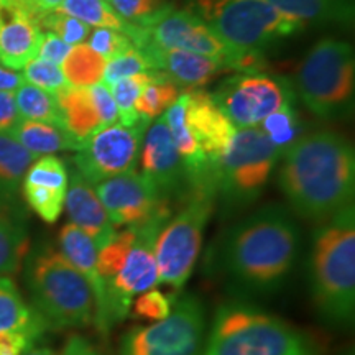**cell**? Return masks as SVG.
<instances>
[{"mask_svg":"<svg viewBox=\"0 0 355 355\" xmlns=\"http://www.w3.org/2000/svg\"><path fill=\"white\" fill-rule=\"evenodd\" d=\"M28 248V227L19 207H0V277L19 272Z\"/></svg>","mask_w":355,"mask_h":355,"instance_id":"27","label":"cell"},{"mask_svg":"<svg viewBox=\"0 0 355 355\" xmlns=\"http://www.w3.org/2000/svg\"><path fill=\"white\" fill-rule=\"evenodd\" d=\"M15 104L20 119L63 127L55 92L44 91L30 83H24L15 92Z\"/></svg>","mask_w":355,"mask_h":355,"instance_id":"30","label":"cell"},{"mask_svg":"<svg viewBox=\"0 0 355 355\" xmlns=\"http://www.w3.org/2000/svg\"><path fill=\"white\" fill-rule=\"evenodd\" d=\"M301 250L295 214L272 202L239 220L222 235L214 265L242 296H270L288 282Z\"/></svg>","mask_w":355,"mask_h":355,"instance_id":"1","label":"cell"},{"mask_svg":"<svg viewBox=\"0 0 355 355\" xmlns=\"http://www.w3.org/2000/svg\"><path fill=\"white\" fill-rule=\"evenodd\" d=\"M283 148L270 141L259 127L237 128L217 171L216 198L225 211H239L261 196L279 163Z\"/></svg>","mask_w":355,"mask_h":355,"instance_id":"8","label":"cell"},{"mask_svg":"<svg viewBox=\"0 0 355 355\" xmlns=\"http://www.w3.org/2000/svg\"><path fill=\"white\" fill-rule=\"evenodd\" d=\"M60 248L66 260L81 273V277L91 288L92 300H94L96 327L102 336H107L114 327V322L109 313L107 283L101 277L99 266H97L96 243L78 225L68 222L60 232Z\"/></svg>","mask_w":355,"mask_h":355,"instance_id":"18","label":"cell"},{"mask_svg":"<svg viewBox=\"0 0 355 355\" xmlns=\"http://www.w3.org/2000/svg\"><path fill=\"white\" fill-rule=\"evenodd\" d=\"M43 30L17 0H0V64L24 69L38 56Z\"/></svg>","mask_w":355,"mask_h":355,"instance_id":"20","label":"cell"},{"mask_svg":"<svg viewBox=\"0 0 355 355\" xmlns=\"http://www.w3.org/2000/svg\"><path fill=\"white\" fill-rule=\"evenodd\" d=\"M25 83L24 74L19 71H12L0 64V91H17Z\"/></svg>","mask_w":355,"mask_h":355,"instance_id":"49","label":"cell"},{"mask_svg":"<svg viewBox=\"0 0 355 355\" xmlns=\"http://www.w3.org/2000/svg\"><path fill=\"white\" fill-rule=\"evenodd\" d=\"M24 183L68 191L69 173L63 159L55 155H44L32 163V166L26 171Z\"/></svg>","mask_w":355,"mask_h":355,"instance_id":"36","label":"cell"},{"mask_svg":"<svg viewBox=\"0 0 355 355\" xmlns=\"http://www.w3.org/2000/svg\"><path fill=\"white\" fill-rule=\"evenodd\" d=\"M71 48H73L71 44L63 42V40L56 37L55 33L46 32L43 33V40H42V44H40L37 58H40V60L51 61V63L55 64H63L66 56L69 55Z\"/></svg>","mask_w":355,"mask_h":355,"instance_id":"45","label":"cell"},{"mask_svg":"<svg viewBox=\"0 0 355 355\" xmlns=\"http://www.w3.org/2000/svg\"><path fill=\"white\" fill-rule=\"evenodd\" d=\"M21 193H24L26 204H28V206L32 207V211L37 212L44 222L55 224V222L60 219L64 207L66 191L24 183L21 184Z\"/></svg>","mask_w":355,"mask_h":355,"instance_id":"35","label":"cell"},{"mask_svg":"<svg viewBox=\"0 0 355 355\" xmlns=\"http://www.w3.org/2000/svg\"><path fill=\"white\" fill-rule=\"evenodd\" d=\"M24 355H58L56 350H53L51 347H48V345H38V347H33L30 350H26Z\"/></svg>","mask_w":355,"mask_h":355,"instance_id":"50","label":"cell"},{"mask_svg":"<svg viewBox=\"0 0 355 355\" xmlns=\"http://www.w3.org/2000/svg\"><path fill=\"white\" fill-rule=\"evenodd\" d=\"M94 189L115 227L162 229L173 216L171 201L141 173H122L96 184Z\"/></svg>","mask_w":355,"mask_h":355,"instance_id":"12","label":"cell"},{"mask_svg":"<svg viewBox=\"0 0 355 355\" xmlns=\"http://www.w3.org/2000/svg\"><path fill=\"white\" fill-rule=\"evenodd\" d=\"M206 309L196 295L173 298L170 314L150 326L132 327L121 340V355H204Z\"/></svg>","mask_w":355,"mask_h":355,"instance_id":"10","label":"cell"},{"mask_svg":"<svg viewBox=\"0 0 355 355\" xmlns=\"http://www.w3.org/2000/svg\"><path fill=\"white\" fill-rule=\"evenodd\" d=\"M184 121L202 158L217 176L222 158L232 144L237 127L222 112L211 92L201 87L191 89L188 92Z\"/></svg>","mask_w":355,"mask_h":355,"instance_id":"17","label":"cell"},{"mask_svg":"<svg viewBox=\"0 0 355 355\" xmlns=\"http://www.w3.org/2000/svg\"><path fill=\"white\" fill-rule=\"evenodd\" d=\"M260 130L268 137L270 141L283 150L298 140L301 133L300 119L293 104L270 114L260 122Z\"/></svg>","mask_w":355,"mask_h":355,"instance_id":"34","label":"cell"},{"mask_svg":"<svg viewBox=\"0 0 355 355\" xmlns=\"http://www.w3.org/2000/svg\"><path fill=\"white\" fill-rule=\"evenodd\" d=\"M152 76L153 71L144 74H135V76L122 79V81H117L109 87L110 94L114 97L115 107H117L119 122H121L122 125L133 127L139 125V123H144L139 121V117H137L135 104L137 101H139L141 91H144V87L150 83Z\"/></svg>","mask_w":355,"mask_h":355,"instance_id":"32","label":"cell"},{"mask_svg":"<svg viewBox=\"0 0 355 355\" xmlns=\"http://www.w3.org/2000/svg\"><path fill=\"white\" fill-rule=\"evenodd\" d=\"M21 8L40 25L44 15L60 8L63 0H17Z\"/></svg>","mask_w":355,"mask_h":355,"instance_id":"47","label":"cell"},{"mask_svg":"<svg viewBox=\"0 0 355 355\" xmlns=\"http://www.w3.org/2000/svg\"><path fill=\"white\" fill-rule=\"evenodd\" d=\"M214 196L193 193L181 209L165 222L155 239L159 283L183 288L201 254L204 229L214 209Z\"/></svg>","mask_w":355,"mask_h":355,"instance_id":"9","label":"cell"},{"mask_svg":"<svg viewBox=\"0 0 355 355\" xmlns=\"http://www.w3.org/2000/svg\"><path fill=\"white\" fill-rule=\"evenodd\" d=\"M55 94L60 107L61 125L74 139L83 144L92 133L102 128L89 87H76L68 84Z\"/></svg>","mask_w":355,"mask_h":355,"instance_id":"22","label":"cell"},{"mask_svg":"<svg viewBox=\"0 0 355 355\" xmlns=\"http://www.w3.org/2000/svg\"><path fill=\"white\" fill-rule=\"evenodd\" d=\"M278 183L293 214L321 224L354 206V146L329 130L303 135L283 150Z\"/></svg>","mask_w":355,"mask_h":355,"instance_id":"2","label":"cell"},{"mask_svg":"<svg viewBox=\"0 0 355 355\" xmlns=\"http://www.w3.org/2000/svg\"><path fill=\"white\" fill-rule=\"evenodd\" d=\"M24 78L25 81L33 84V86L50 92H58L60 89L68 86L61 66L51 63V61L40 60V58H35L25 66Z\"/></svg>","mask_w":355,"mask_h":355,"instance_id":"40","label":"cell"},{"mask_svg":"<svg viewBox=\"0 0 355 355\" xmlns=\"http://www.w3.org/2000/svg\"><path fill=\"white\" fill-rule=\"evenodd\" d=\"M64 206L71 224L84 230L96 243L97 250L112 241L117 234V227L110 222L94 186L89 184L76 170L69 175Z\"/></svg>","mask_w":355,"mask_h":355,"instance_id":"21","label":"cell"},{"mask_svg":"<svg viewBox=\"0 0 355 355\" xmlns=\"http://www.w3.org/2000/svg\"><path fill=\"white\" fill-rule=\"evenodd\" d=\"M24 331L40 340L48 332L46 322L21 296L10 277H0V332Z\"/></svg>","mask_w":355,"mask_h":355,"instance_id":"26","label":"cell"},{"mask_svg":"<svg viewBox=\"0 0 355 355\" xmlns=\"http://www.w3.org/2000/svg\"><path fill=\"white\" fill-rule=\"evenodd\" d=\"M278 12L304 25H345L354 21L352 0H265Z\"/></svg>","mask_w":355,"mask_h":355,"instance_id":"25","label":"cell"},{"mask_svg":"<svg viewBox=\"0 0 355 355\" xmlns=\"http://www.w3.org/2000/svg\"><path fill=\"white\" fill-rule=\"evenodd\" d=\"M115 13L128 25L145 24L166 7L173 6L171 0H107Z\"/></svg>","mask_w":355,"mask_h":355,"instance_id":"39","label":"cell"},{"mask_svg":"<svg viewBox=\"0 0 355 355\" xmlns=\"http://www.w3.org/2000/svg\"><path fill=\"white\" fill-rule=\"evenodd\" d=\"M38 340L24 331L0 332V355H24Z\"/></svg>","mask_w":355,"mask_h":355,"instance_id":"44","label":"cell"},{"mask_svg":"<svg viewBox=\"0 0 355 355\" xmlns=\"http://www.w3.org/2000/svg\"><path fill=\"white\" fill-rule=\"evenodd\" d=\"M89 91H91L92 101H94L96 110L97 114H99L102 127L117 122L119 114H117V107H115L114 97L110 94V89L105 86L104 83H97L94 86H89Z\"/></svg>","mask_w":355,"mask_h":355,"instance_id":"43","label":"cell"},{"mask_svg":"<svg viewBox=\"0 0 355 355\" xmlns=\"http://www.w3.org/2000/svg\"><path fill=\"white\" fill-rule=\"evenodd\" d=\"M60 355H105L102 354L99 349L96 347L91 340H87L86 337L74 334L66 340L63 350Z\"/></svg>","mask_w":355,"mask_h":355,"instance_id":"48","label":"cell"},{"mask_svg":"<svg viewBox=\"0 0 355 355\" xmlns=\"http://www.w3.org/2000/svg\"><path fill=\"white\" fill-rule=\"evenodd\" d=\"M212 97L235 127L248 128L293 104L295 87L290 79L255 71L225 79Z\"/></svg>","mask_w":355,"mask_h":355,"instance_id":"11","label":"cell"},{"mask_svg":"<svg viewBox=\"0 0 355 355\" xmlns=\"http://www.w3.org/2000/svg\"><path fill=\"white\" fill-rule=\"evenodd\" d=\"M180 97V87L159 71H153V76L141 91L135 104V112L140 122L152 125L162 117Z\"/></svg>","mask_w":355,"mask_h":355,"instance_id":"28","label":"cell"},{"mask_svg":"<svg viewBox=\"0 0 355 355\" xmlns=\"http://www.w3.org/2000/svg\"><path fill=\"white\" fill-rule=\"evenodd\" d=\"M146 128L148 125L145 123L127 127L121 122L99 128L83 141L76 152L74 170L92 186L133 171Z\"/></svg>","mask_w":355,"mask_h":355,"instance_id":"14","label":"cell"},{"mask_svg":"<svg viewBox=\"0 0 355 355\" xmlns=\"http://www.w3.org/2000/svg\"><path fill=\"white\" fill-rule=\"evenodd\" d=\"M135 239L137 230L125 229L122 232L115 234L112 241L97 250V266H99V273L105 279V283L121 272L128 257V252L135 243Z\"/></svg>","mask_w":355,"mask_h":355,"instance_id":"33","label":"cell"},{"mask_svg":"<svg viewBox=\"0 0 355 355\" xmlns=\"http://www.w3.org/2000/svg\"><path fill=\"white\" fill-rule=\"evenodd\" d=\"M308 277L319 316L334 326L352 324L355 311L354 206L321 222L314 230Z\"/></svg>","mask_w":355,"mask_h":355,"instance_id":"3","label":"cell"},{"mask_svg":"<svg viewBox=\"0 0 355 355\" xmlns=\"http://www.w3.org/2000/svg\"><path fill=\"white\" fill-rule=\"evenodd\" d=\"M40 26H42V30L44 28L46 32L55 33L56 37H60L63 42L71 44V46L84 43L89 33H91V26L84 24V21L58 10L44 15L42 21H40Z\"/></svg>","mask_w":355,"mask_h":355,"instance_id":"37","label":"cell"},{"mask_svg":"<svg viewBox=\"0 0 355 355\" xmlns=\"http://www.w3.org/2000/svg\"><path fill=\"white\" fill-rule=\"evenodd\" d=\"M135 48L144 55L150 69L163 73L178 87L198 89L219 74L230 71L227 63L217 58L180 50H165L150 42L139 43Z\"/></svg>","mask_w":355,"mask_h":355,"instance_id":"19","label":"cell"},{"mask_svg":"<svg viewBox=\"0 0 355 355\" xmlns=\"http://www.w3.org/2000/svg\"><path fill=\"white\" fill-rule=\"evenodd\" d=\"M107 61L86 43L74 44L63 61V73L69 86L89 87L101 83Z\"/></svg>","mask_w":355,"mask_h":355,"instance_id":"29","label":"cell"},{"mask_svg":"<svg viewBox=\"0 0 355 355\" xmlns=\"http://www.w3.org/2000/svg\"><path fill=\"white\" fill-rule=\"evenodd\" d=\"M37 159L7 133H0V207H19L25 175Z\"/></svg>","mask_w":355,"mask_h":355,"instance_id":"24","label":"cell"},{"mask_svg":"<svg viewBox=\"0 0 355 355\" xmlns=\"http://www.w3.org/2000/svg\"><path fill=\"white\" fill-rule=\"evenodd\" d=\"M296 92L311 112L321 119L352 114L355 96V56L352 44L322 38L311 48L296 76Z\"/></svg>","mask_w":355,"mask_h":355,"instance_id":"7","label":"cell"},{"mask_svg":"<svg viewBox=\"0 0 355 355\" xmlns=\"http://www.w3.org/2000/svg\"><path fill=\"white\" fill-rule=\"evenodd\" d=\"M139 157L141 175L157 188L163 198L168 201L175 198L184 201L188 198L189 191L184 166L171 140L165 115L158 117L146 128Z\"/></svg>","mask_w":355,"mask_h":355,"instance_id":"16","label":"cell"},{"mask_svg":"<svg viewBox=\"0 0 355 355\" xmlns=\"http://www.w3.org/2000/svg\"><path fill=\"white\" fill-rule=\"evenodd\" d=\"M314 336L243 301L216 311L204 355H322Z\"/></svg>","mask_w":355,"mask_h":355,"instance_id":"6","label":"cell"},{"mask_svg":"<svg viewBox=\"0 0 355 355\" xmlns=\"http://www.w3.org/2000/svg\"><path fill=\"white\" fill-rule=\"evenodd\" d=\"M58 12H63L96 28L117 30L125 35L130 30V25L115 13L107 0H63Z\"/></svg>","mask_w":355,"mask_h":355,"instance_id":"31","label":"cell"},{"mask_svg":"<svg viewBox=\"0 0 355 355\" xmlns=\"http://www.w3.org/2000/svg\"><path fill=\"white\" fill-rule=\"evenodd\" d=\"M20 121L15 104V92L0 91V133H8Z\"/></svg>","mask_w":355,"mask_h":355,"instance_id":"46","label":"cell"},{"mask_svg":"<svg viewBox=\"0 0 355 355\" xmlns=\"http://www.w3.org/2000/svg\"><path fill=\"white\" fill-rule=\"evenodd\" d=\"M35 157L55 155L58 152H78L81 141L74 139L63 127L20 119L7 133Z\"/></svg>","mask_w":355,"mask_h":355,"instance_id":"23","label":"cell"},{"mask_svg":"<svg viewBox=\"0 0 355 355\" xmlns=\"http://www.w3.org/2000/svg\"><path fill=\"white\" fill-rule=\"evenodd\" d=\"M150 71L152 69H150L144 55H141L135 46H132L130 50L123 53V55L112 58V60L107 61L102 79H104L105 86L110 87L117 81H122V79L135 76V74L150 73Z\"/></svg>","mask_w":355,"mask_h":355,"instance_id":"38","label":"cell"},{"mask_svg":"<svg viewBox=\"0 0 355 355\" xmlns=\"http://www.w3.org/2000/svg\"><path fill=\"white\" fill-rule=\"evenodd\" d=\"M127 37L133 46L150 42L165 50H180L196 53L207 58L230 63L229 48L212 32L209 25L194 10H178L173 6L166 7L145 24L132 26ZM230 69V68H229Z\"/></svg>","mask_w":355,"mask_h":355,"instance_id":"13","label":"cell"},{"mask_svg":"<svg viewBox=\"0 0 355 355\" xmlns=\"http://www.w3.org/2000/svg\"><path fill=\"white\" fill-rule=\"evenodd\" d=\"M87 46H91L96 53L105 58V61L123 55L133 46L132 40L125 33L110 28H96L89 33Z\"/></svg>","mask_w":355,"mask_h":355,"instance_id":"41","label":"cell"},{"mask_svg":"<svg viewBox=\"0 0 355 355\" xmlns=\"http://www.w3.org/2000/svg\"><path fill=\"white\" fill-rule=\"evenodd\" d=\"M24 263L30 306L48 329L86 327L94 321L91 288L51 242H38L28 248Z\"/></svg>","mask_w":355,"mask_h":355,"instance_id":"5","label":"cell"},{"mask_svg":"<svg viewBox=\"0 0 355 355\" xmlns=\"http://www.w3.org/2000/svg\"><path fill=\"white\" fill-rule=\"evenodd\" d=\"M137 239L122 270L107 282L109 313L114 326L128 314L133 296L152 290L159 283L155 259V239L159 229H135Z\"/></svg>","mask_w":355,"mask_h":355,"instance_id":"15","label":"cell"},{"mask_svg":"<svg viewBox=\"0 0 355 355\" xmlns=\"http://www.w3.org/2000/svg\"><path fill=\"white\" fill-rule=\"evenodd\" d=\"M196 7L198 15L229 48L230 71L241 73L260 71L266 50L306 26L265 0H198Z\"/></svg>","mask_w":355,"mask_h":355,"instance_id":"4","label":"cell"},{"mask_svg":"<svg viewBox=\"0 0 355 355\" xmlns=\"http://www.w3.org/2000/svg\"><path fill=\"white\" fill-rule=\"evenodd\" d=\"M173 298L159 290H148L141 293V296L135 301V314L148 321H162L170 314Z\"/></svg>","mask_w":355,"mask_h":355,"instance_id":"42","label":"cell"}]
</instances>
